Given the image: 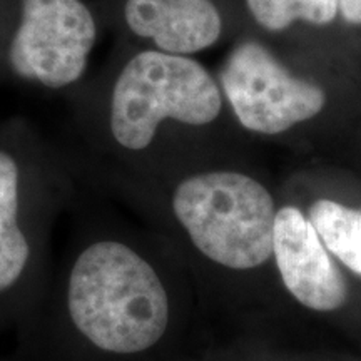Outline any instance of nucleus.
<instances>
[{
  "instance_id": "f257e3e1",
  "label": "nucleus",
  "mask_w": 361,
  "mask_h": 361,
  "mask_svg": "<svg viewBox=\"0 0 361 361\" xmlns=\"http://www.w3.org/2000/svg\"><path fill=\"white\" fill-rule=\"evenodd\" d=\"M67 313L102 353L135 355L154 346L169 324V300L157 273L119 241H97L75 258L67 281Z\"/></svg>"
},
{
  "instance_id": "f03ea898",
  "label": "nucleus",
  "mask_w": 361,
  "mask_h": 361,
  "mask_svg": "<svg viewBox=\"0 0 361 361\" xmlns=\"http://www.w3.org/2000/svg\"><path fill=\"white\" fill-rule=\"evenodd\" d=\"M176 218L206 258L251 269L273 255L274 201L258 180L233 171L197 174L179 184Z\"/></svg>"
},
{
  "instance_id": "7ed1b4c3",
  "label": "nucleus",
  "mask_w": 361,
  "mask_h": 361,
  "mask_svg": "<svg viewBox=\"0 0 361 361\" xmlns=\"http://www.w3.org/2000/svg\"><path fill=\"white\" fill-rule=\"evenodd\" d=\"M221 94L200 62L186 56L146 51L134 56L116 80L111 133L119 146L146 149L164 119L204 126L219 116Z\"/></svg>"
},
{
  "instance_id": "20e7f679",
  "label": "nucleus",
  "mask_w": 361,
  "mask_h": 361,
  "mask_svg": "<svg viewBox=\"0 0 361 361\" xmlns=\"http://www.w3.org/2000/svg\"><path fill=\"white\" fill-rule=\"evenodd\" d=\"M226 97L238 121L261 134H279L323 111L324 90L295 78L256 42H243L221 71Z\"/></svg>"
},
{
  "instance_id": "39448f33",
  "label": "nucleus",
  "mask_w": 361,
  "mask_h": 361,
  "mask_svg": "<svg viewBox=\"0 0 361 361\" xmlns=\"http://www.w3.org/2000/svg\"><path fill=\"white\" fill-rule=\"evenodd\" d=\"M96 22L82 0H22L8 59L17 75L61 89L82 78Z\"/></svg>"
},
{
  "instance_id": "423d86ee",
  "label": "nucleus",
  "mask_w": 361,
  "mask_h": 361,
  "mask_svg": "<svg viewBox=\"0 0 361 361\" xmlns=\"http://www.w3.org/2000/svg\"><path fill=\"white\" fill-rule=\"evenodd\" d=\"M273 255L284 286L306 308L333 311L345 305V278L314 226L296 207L286 206L276 213Z\"/></svg>"
},
{
  "instance_id": "0eeeda50",
  "label": "nucleus",
  "mask_w": 361,
  "mask_h": 361,
  "mask_svg": "<svg viewBox=\"0 0 361 361\" xmlns=\"http://www.w3.org/2000/svg\"><path fill=\"white\" fill-rule=\"evenodd\" d=\"M124 17L135 35L179 56L211 47L223 29L211 0H128Z\"/></svg>"
},
{
  "instance_id": "6e6552de",
  "label": "nucleus",
  "mask_w": 361,
  "mask_h": 361,
  "mask_svg": "<svg viewBox=\"0 0 361 361\" xmlns=\"http://www.w3.org/2000/svg\"><path fill=\"white\" fill-rule=\"evenodd\" d=\"M30 247L19 224V166L0 151V295L19 283Z\"/></svg>"
},
{
  "instance_id": "1a4fd4ad",
  "label": "nucleus",
  "mask_w": 361,
  "mask_h": 361,
  "mask_svg": "<svg viewBox=\"0 0 361 361\" xmlns=\"http://www.w3.org/2000/svg\"><path fill=\"white\" fill-rule=\"evenodd\" d=\"M310 221L324 247L356 274H361V209L319 200L310 209Z\"/></svg>"
},
{
  "instance_id": "9d476101",
  "label": "nucleus",
  "mask_w": 361,
  "mask_h": 361,
  "mask_svg": "<svg viewBox=\"0 0 361 361\" xmlns=\"http://www.w3.org/2000/svg\"><path fill=\"white\" fill-rule=\"evenodd\" d=\"M256 20L268 30H283L296 20L326 25L336 17L338 0H246Z\"/></svg>"
},
{
  "instance_id": "9b49d317",
  "label": "nucleus",
  "mask_w": 361,
  "mask_h": 361,
  "mask_svg": "<svg viewBox=\"0 0 361 361\" xmlns=\"http://www.w3.org/2000/svg\"><path fill=\"white\" fill-rule=\"evenodd\" d=\"M338 12L350 24L361 25V0H338Z\"/></svg>"
}]
</instances>
